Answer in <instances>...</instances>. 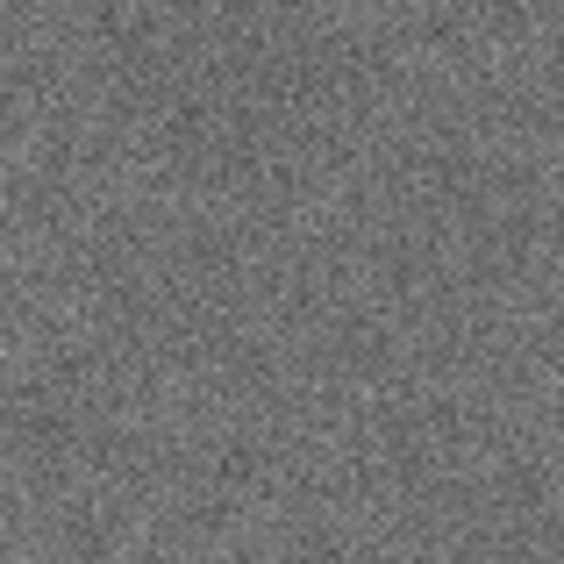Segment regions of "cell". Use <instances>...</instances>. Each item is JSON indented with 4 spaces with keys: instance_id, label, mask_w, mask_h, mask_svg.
<instances>
[]
</instances>
